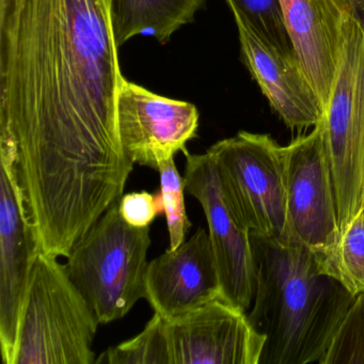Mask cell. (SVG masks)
Returning a JSON list of instances; mask_svg holds the SVG:
<instances>
[{
	"instance_id": "277c9868",
	"label": "cell",
	"mask_w": 364,
	"mask_h": 364,
	"mask_svg": "<svg viewBox=\"0 0 364 364\" xmlns=\"http://www.w3.org/2000/svg\"><path fill=\"white\" fill-rule=\"evenodd\" d=\"M150 228L129 225L112 204L75 242L68 276L100 325L124 317L146 295Z\"/></svg>"
},
{
	"instance_id": "7a4b0ae2",
	"label": "cell",
	"mask_w": 364,
	"mask_h": 364,
	"mask_svg": "<svg viewBox=\"0 0 364 364\" xmlns=\"http://www.w3.org/2000/svg\"><path fill=\"white\" fill-rule=\"evenodd\" d=\"M251 244L257 284L247 315L265 336L259 364L319 363L355 296L302 245L257 234Z\"/></svg>"
},
{
	"instance_id": "3957f363",
	"label": "cell",
	"mask_w": 364,
	"mask_h": 364,
	"mask_svg": "<svg viewBox=\"0 0 364 364\" xmlns=\"http://www.w3.org/2000/svg\"><path fill=\"white\" fill-rule=\"evenodd\" d=\"M265 336L247 312L221 298L178 316L153 315L132 340L109 349L114 364H259Z\"/></svg>"
},
{
	"instance_id": "8fae6325",
	"label": "cell",
	"mask_w": 364,
	"mask_h": 364,
	"mask_svg": "<svg viewBox=\"0 0 364 364\" xmlns=\"http://www.w3.org/2000/svg\"><path fill=\"white\" fill-rule=\"evenodd\" d=\"M144 298L155 314L165 318L221 298L218 268L205 230L200 228L178 248L149 262Z\"/></svg>"
},
{
	"instance_id": "ffe728a7",
	"label": "cell",
	"mask_w": 364,
	"mask_h": 364,
	"mask_svg": "<svg viewBox=\"0 0 364 364\" xmlns=\"http://www.w3.org/2000/svg\"><path fill=\"white\" fill-rule=\"evenodd\" d=\"M119 210L124 220L136 228H148L159 213L156 199L148 191L122 196L119 200Z\"/></svg>"
},
{
	"instance_id": "44dd1931",
	"label": "cell",
	"mask_w": 364,
	"mask_h": 364,
	"mask_svg": "<svg viewBox=\"0 0 364 364\" xmlns=\"http://www.w3.org/2000/svg\"><path fill=\"white\" fill-rule=\"evenodd\" d=\"M357 12L364 16V0H349Z\"/></svg>"
},
{
	"instance_id": "d6986e66",
	"label": "cell",
	"mask_w": 364,
	"mask_h": 364,
	"mask_svg": "<svg viewBox=\"0 0 364 364\" xmlns=\"http://www.w3.org/2000/svg\"><path fill=\"white\" fill-rule=\"evenodd\" d=\"M157 172L161 178V204L167 219L169 249L174 250L185 242L191 227L185 208V181L176 169L174 159L161 164Z\"/></svg>"
},
{
	"instance_id": "ba28073f",
	"label": "cell",
	"mask_w": 364,
	"mask_h": 364,
	"mask_svg": "<svg viewBox=\"0 0 364 364\" xmlns=\"http://www.w3.org/2000/svg\"><path fill=\"white\" fill-rule=\"evenodd\" d=\"M283 148L291 242L313 252L327 250L340 240L341 230L321 124Z\"/></svg>"
},
{
	"instance_id": "4fadbf2b",
	"label": "cell",
	"mask_w": 364,
	"mask_h": 364,
	"mask_svg": "<svg viewBox=\"0 0 364 364\" xmlns=\"http://www.w3.org/2000/svg\"><path fill=\"white\" fill-rule=\"evenodd\" d=\"M234 20L242 60L272 109L289 129L314 127L325 112L296 55L264 41L242 18Z\"/></svg>"
},
{
	"instance_id": "8992f818",
	"label": "cell",
	"mask_w": 364,
	"mask_h": 364,
	"mask_svg": "<svg viewBox=\"0 0 364 364\" xmlns=\"http://www.w3.org/2000/svg\"><path fill=\"white\" fill-rule=\"evenodd\" d=\"M319 124L342 233L364 208V16L359 12L345 24L336 82Z\"/></svg>"
},
{
	"instance_id": "9a60e30c",
	"label": "cell",
	"mask_w": 364,
	"mask_h": 364,
	"mask_svg": "<svg viewBox=\"0 0 364 364\" xmlns=\"http://www.w3.org/2000/svg\"><path fill=\"white\" fill-rule=\"evenodd\" d=\"M205 0H112V22L119 48L138 36L161 44L191 24Z\"/></svg>"
},
{
	"instance_id": "6da1fadb",
	"label": "cell",
	"mask_w": 364,
	"mask_h": 364,
	"mask_svg": "<svg viewBox=\"0 0 364 364\" xmlns=\"http://www.w3.org/2000/svg\"><path fill=\"white\" fill-rule=\"evenodd\" d=\"M112 0H0V159L25 221L82 231L134 164L119 131Z\"/></svg>"
},
{
	"instance_id": "7c38bea8",
	"label": "cell",
	"mask_w": 364,
	"mask_h": 364,
	"mask_svg": "<svg viewBox=\"0 0 364 364\" xmlns=\"http://www.w3.org/2000/svg\"><path fill=\"white\" fill-rule=\"evenodd\" d=\"M294 52L323 104L329 103L342 54L349 0H280Z\"/></svg>"
},
{
	"instance_id": "e0dca14e",
	"label": "cell",
	"mask_w": 364,
	"mask_h": 364,
	"mask_svg": "<svg viewBox=\"0 0 364 364\" xmlns=\"http://www.w3.org/2000/svg\"><path fill=\"white\" fill-rule=\"evenodd\" d=\"M234 16L244 20L264 41L295 54L280 0H225Z\"/></svg>"
},
{
	"instance_id": "9c48e42d",
	"label": "cell",
	"mask_w": 364,
	"mask_h": 364,
	"mask_svg": "<svg viewBox=\"0 0 364 364\" xmlns=\"http://www.w3.org/2000/svg\"><path fill=\"white\" fill-rule=\"evenodd\" d=\"M185 157V191L200 202L205 214L220 278L221 299L247 312L257 284L251 233L225 202L212 156L205 152L188 153Z\"/></svg>"
},
{
	"instance_id": "52a82bcc",
	"label": "cell",
	"mask_w": 364,
	"mask_h": 364,
	"mask_svg": "<svg viewBox=\"0 0 364 364\" xmlns=\"http://www.w3.org/2000/svg\"><path fill=\"white\" fill-rule=\"evenodd\" d=\"M206 152L212 156L223 197L251 234L291 242L287 218L284 148L270 136L240 132Z\"/></svg>"
},
{
	"instance_id": "ac0fdd59",
	"label": "cell",
	"mask_w": 364,
	"mask_h": 364,
	"mask_svg": "<svg viewBox=\"0 0 364 364\" xmlns=\"http://www.w3.org/2000/svg\"><path fill=\"white\" fill-rule=\"evenodd\" d=\"M319 363H364V291L355 296L345 313Z\"/></svg>"
},
{
	"instance_id": "30bf717a",
	"label": "cell",
	"mask_w": 364,
	"mask_h": 364,
	"mask_svg": "<svg viewBox=\"0 0 364 364\" xmlns=\"http://www.w3.org/2000/svg\"><path fill=\"white\" fill-rule=\"evenodd\" d=\"M119 131L125 154L135 165L159 171L199 129V112L188 102L168 99L125 80L118 102Z\"/></svg>"
},
{
	"instance_id": "5b68a950",
	"label": "cell",
	"mask_w": 364,
	"mask_h": 364,
	"mask_svg": "<svg viewBox=\"0 0 364 364\" xmlns=\"http://www.w3.org/2000/svg\"><path fill=\"white\" fill-rule=\"evenodd\" d=\"M99 321L57 257H36L14 364H93Z\"/></svg>"
},
{
	"instance_id": "2e32d148",
	"label": "cell",
	"mask_w": 364,
	"mask_h": 364,
	"mask_svg": "<svg viewBox=\"0 0 364 364\" xmlns=\"http://www.w3.org/2000/svg\"><path fill=\"white\" fill-rule=\"evenodd\" d=\"M313 253L323 274L336 279L351 295L363 293L364 208L341 233L334 246Z\"/></svg>"
},
{
	"instance_id": "5bb4252c",
	"label": "cell",
	"mask_w": 364,
	"mask_h": 364,
	"mask_svg": "<svg viewBox=\"0 0 364 364\" xmlns=\"http://www.w3.org/2000/svg\"><path fill=\"white\" fill-rule=\"evenodd\" d=\"M0 180V347L4 364H14L38 253L11 182L3 169Z\"/></svg>"
}]
</instances>
